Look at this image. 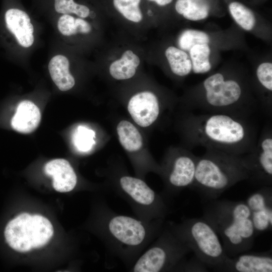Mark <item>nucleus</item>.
Instances as JSON below:
<instances>
[{"label":"nucleus","instance_id":"22","mask_svg":"<svg viewBox=\"0 0 272 272\" xmlns=\"http://www.w3.org/2000/svg\"><path fill=\"white\" fill-rule=\"evenodd\" d=\"M172 72L179 77L188 75L192 70L191 59L183 50L174 46H170L165 51Z\"/></svg>","mask_w":272,"mask_h":272},{"label":"nucleus","instance_id":"3","mask_svg":"<svg viewBox=\"0 0 272 272\" xmlns=\"http://www.w3.org/2000/svg\"><path fill=\"white\" fill-rule=\"evenodd\" d=\"M200 93L192 96L188 103L193 112L220 113L251 118L260 110L258 103L244 94L241 83L234 78L214 74L202 83Z\"/></svg>","mask_w":272,"mask_h":272},{"label":"nucleus","instance_id":"31","mask_svg":"<svg viewBox=\"0 0 272 272\" xmlns=\"http://www.w3.org/2000/svg\"><path fill=\"white\" fill-rule=\"evenodd\" d=\"M174 270L189 272H206L208 271V266L195 255L189 260L183 259L177 265Z\"/></svg>","mask_w":272,"mask_h":272},{"label":"nucleus","instance_id":"20","mask_svg":"<svg viewBox=\"0 0 272 272\" xmlns=\"http://www.w3.org/2000/svg\"><path fill=\"white\" fill-rule=\"evenodd\" d=\"M119 142L128 152L138 151L143 146V138L135 126L127 120L121 121L117 126Z\"/></svg>","mask_w":272,"mask_h":272},{"label":"nucleus","instance_id":"29","mask_svg":"<svg viewBox=\"0 0 272 272\" xmlns=\"http://www.w3.org/2000/svg\"><path fill=\"white\" fill-rule=\"evenodd\" d=\"M54 9L58 13L74 14L81 18H86L90 14L87 6L77 4L74 0H54Z\"/></svg>","mask_w":272,"mask_h":272},{"label":"nucleus","instance_id":"7","mask_svg":"<svg viewBox=\"0 0 272 272\" xmlns=\"http://www.w3.org/2000/svg\"><path fill=\"white\" fill-rule=\"evenodd\" d=\"M191 250L171 229L165 230L156 244L150 247L133 265L134 272L174 270Z\"/></svg>","mask_w":272,"mask_h":272},{"label":"nucleus","instance_id":"11","mask_svg":"<svg viewBox=\"0 0 272 272\" xmlns=\"http://www.w3.org/2000/svg\"><path fill=\"white\" fill-rule=\"evenodd\" d=\"M121 189L137 205L149 207L157 219H163L167 208L162 198L141 179L129 176L120 178Z\"/></svg>","mask_w":272,"mask_h":272},{"label":"nucleus","instance_id":"1","mask_svg":"<svg viewBox=\"0 0 272 272\" xmlns=\"http://www.w3.org/2000/svg\"><path fill=\"white\" fill-rule=\"evenodd\" d=\"M183 128L190 148L201 147L239 156L250 152L258 137L250 118L225 113L191 111Z\"/></svg>","mask_w":272,"mask_h":272},{"label":"nucleus","instance_id":"14","mask_svg":"<svg viewBox=\"0 0 272 272\" xmlns=\"http://www.w3.org/2000/svg\"><path fill=\"white\" fill-rule=\"evenodd\" d=\"M160 109L156 95L148 91L134 95L127 106L128 111L134 122L145 127L151 125L157 120Z\"/></svg>","mask_w":272,"mask_h":272},{"label":"nucleus","instance_id":"21","mask_svg":"<svg viewBox=\"0 0 272 272\" xmlns=\"http://www.w3.org/2000/svg\"><path fill=\"white\" fill-rule=\"evenodd\" d=\"M209 9L206 0H177L175 4L177 12L191 21L206 18L209 15Z\"/></svg>","mask_w":272,"mask_h":272},{"label":"nucleus","instance_id":"6","mask_svg":"<svg viewBox=\"0 0 272 272\" xmlns=\"http://www.w3.org/2000/svg\"><path fill=\"white\" fill-rule=\"evenodd\" d=\"M53 234L52 224L40 215L23 213L10 221L4 231L6 240L20 252L44 246Z\"/></svg>","mask_w":272,"mask_h":272},{"label":"nucleus","instance_id":"24","mask_svg":"<svg viewBox=\"0 0 272 272\" xmlns=\"http://www.w3.org/2000/svg\"><path fill=\"white\" fill-rule=\"evenodd\" d=\"M210 52L208 44H197L191 48L189 53L193 73L203 74L211 70Z\"/></svg>","mask_w":272,"mask_h":272},{"label":"nucleus","instance_id":"5","mask_svg":"<svg viewBox=\"0 0 272 272\" xmlns=\"http://www.w3.org/2000/svg\"><path fill=\"white\" fill-rule=\"evenodd\" d=\"M170 228L208 267L215 269L228 257L219 235L203 217L186 219Z\"/></svg>","mask_w":272,"mask_h":272},{"label":"nucleus","instance_id":"17","mask_svg":"<svg viewBox=\"0 0 272 272\" xmlns=\"http://www.w3.org/2000/svg\"><path fill=\"white\" fill-rule=\"evenodd\" d=\"M41 117L39 109L34 103L24 100L19 104L11 120V126L19 132L29 133L37 128Z\"/></svg>","mask_w":272,"mask_h":272},{"label":"nucleus","instance_id":"4","mask_svg":"<svg viewBox=\"0 0 272 272\" xmlns=\"http://www.w3.org/2000/svg\"><path fill=\"white\" fill-rule=\"evenodd\" d=\"M249 178L242 156L206 149L201 156H197L191 187L211 200L217 199L236 183Z\"/></svg>","mask_w":272,"mask_h":272},{"label":"nucleus","instance_id":"9","mask_svg":"<svg viewBox=\"0 0 272 272\" xmlns=\"http://www.w3.org/2000/svg\"><path fill=\"white\" fill-rule=\"evenodd\" d=\"M197 156L189 150L176 151L166 167V181L172 191L192 186L195 177Z\"/></svg>","mask_w":272,"mask_h":272},{"label":"nucleus","instance_id":"13","mask_svg":"<svg viewBox=\"0 0 272 272\" xmlns=\"http://www.w3.org/2000/svg\"><path fill=\"white\" fill-rule=\"evenodd\" d=\"M215 271L228 272H271L272 256L269 252L261 253H241L228 256Z\"/></svg>","mask_w":272,"mask_h":272},{"label":"nucleus","instance_id":"19","mask_svg":"<svg viewBox=\"0 0 272 272\" xmlns=\"http://www.w3.org/2000/svg\"><path fill=\"white\" fill-rule=\"evenodd\" d=\"M140 63L139 56L131 50H127L121 58L113 61L110 65L109 72L116 80H126L132 77Z\"/></svg>","mask_w":272,"mask_h":272},{"label":"nucleus","instance_id":"2","mask_svg":"<svg viewBox=\"0 0 272 272\" xmlns=\"http://www.w3.org/2000/svg\"><path fill=\"white\" fill-rule=\"evenodd\" d=\"M202 217L222 238L228 256L245 252L253 246L256 233L245 201L211 199L205 206Z\"/></svg>","mask_w":272,"mask_h":272},{"label":"nucleus","instance_id":"30","mask_svg":"<svg viewBox=\"0 0 272 272\" xmlns=\"http://www.w3.org/2000/svg\"><path fill=\"white\" fill-rule=\"evenodd\" d=\"M258 82L266 91H272V63L263 62L257 68L256 72Z\"/></svg>","mask_w":272,"mask_h":272},{"label":"nucleus","instance_id":"27","mask_svg":"<svg viewBox=\"0 0 272 272\" xmlns=\"http://www.w3.org/2000/svg\"><path fill=\"white\" fill-rule=\"evenodd\" d=\"M209 41V37L207 33L201 31L189 29L181 34L178 40V44L181 49L189 51L195 45L208 44Z\"/></svg>","mask_w":272,"mask_h":272},{"label":"nucleus","instance_id":"8","mask_svg":"<svg viewBox=\"0 0 272 272\" xmlns=\"http://www.w3.org/2000/svg\"><path fill=\"white\" fill-rule=\"evenodd\" d=\"M249 179L264 186L272 182V126L269 122L262 128L253 149L242 155Z\"/></svg>","mask_w":272,"mask_h":272},{"label":"nucleus","instance_id":"28","mask_svg":"<svg viewBox=\"0 0 272 272\" xmlns=\"http://www.w3.org/2000/svg\"><path fill=\"white\" fill-rule=\"evenodd\" d=\"M95 133L92 130L83 126H79L75 130L73 141L74 145L79 151L87 152L95 144Z\"/></svg>","mask_w":272,"mask_h":272},{"label":"nucleus","instance_id":"32","mask_svg":"<svg viewBox=\"0 0 272 272\" xmlns=\"http://www.w3.org/2000/svg\"><path fill=\"white\" fill-rule=\"evenodd\" d=\"M150 1L155 2L159 6H163L170 4L172 0H149Z\"/></svg>","mask_w":272,"mask_h":272},{"label":"nucleus","instance_id":"18","mask_svg":"<svg viewBox=\"0 0 272 272\" xmlns=\"http://www.w3.org/2000/svg\"><path fill=\"white\" fill-rule=\"evenodd\" d=\"M70 63L64 55L53 56L48 64L50 77L58 88L62 91L72 88L75 84V79L69 71Z\"/></svg>","mask_w":272,"mask_h":272},{"label":"nucleus","instance_id":"15","mask_svg":"<svg viewBox=\"0 0 272 272\" xmlns=\"http://www.w3.org/2000/svg\"><path fill=\"white\" fill-rule=\"evenodd\" d=\"M5 21L7 28L20 45L26 48L32 45L34 27L25 11L16 8L8 10L5 14Z\"/></svg>","mask_w":272,"mask_h":272},{"label":"nucleus","instance_id":"26","mask_svg":"<svg viewBox=\"0 0 272 272\" xmlns=\"http://www.w3.org/2000/svg\"><path fill=\"white\" fill-rule=\"evenodd\" d=\"M141 0H113L115 8L126 19L139 22L143 15L139 4Z\"/></svg>","mask_w":272,"mask_h":272},{"label":"nucleus","instance_id":"16","mask_svg":"<svg viewBox=\"0 0 272 272\" xmlns=\"http://www.w3.org/2000/svg\"><path fill=\"white\" fill-rule=\"evenodd\" d=\"M44 171L46 175L52 177V186L57 191L69 192L76 185V173L65 159H56L48 162L44 167Z\"/></svg>","mask_w":272,"mask_h":272},{"label":"nucleus","instance_id":"23","mask_svg":"<svg viewBox=\"0 0 272 272\" xmlns=\"http://www.w3.org/2000/svg\"><path fill=\"white\" fill-rule=\"evenodd\" d=\"M57 28L59 32L65 36L77 33L87 34L91 31V25L82 18H75L69 14H63L58 19Z\"/></svg>","mask_w":272,"mask_h":272},{"label":"nucleus","instance_id":"10","mask_svg":"<svg viewBox=\"0 0 272 272\" xmlns=\"http://www.w3.org/2000/svg\"><path fill=\"white\" fill-rule=\"evenodd\" d=\"M107 231L113 240L123 246L136 247L146 240L148 231L140 220L124 215H115L107 223Z\"/></svg>","mask_w":272,"mask_h":272},{"label":"nucleus","instance_id":"25","mask_svg":"<svg viewBox=\"0 0 272 272\" xmlns=\"http://www.w3.org/2000/svg\"><path fill=\"white\" fill-rule=\"evenodd\" d=\"M231 15L243 29L250 31L254 26L255 19L253 12L239 2H232L229 6Z\"/></svg>","mask_w":272,"mask_h":272},{"label":"nucleus","instance_id":"12","mask_svg":"<svg viewBox=\"0 0 272 272\" xmlns=\"http://www.w3.org/2000/svg\"><path fill=\"white\" fill-rule=\"evenodd\" d=\"M245 202L251 213V219L256 234L271 230L272 188L264 186L250 194Z\"/></svg>","mask_w":272,"mask_h":272}]
</instances>
